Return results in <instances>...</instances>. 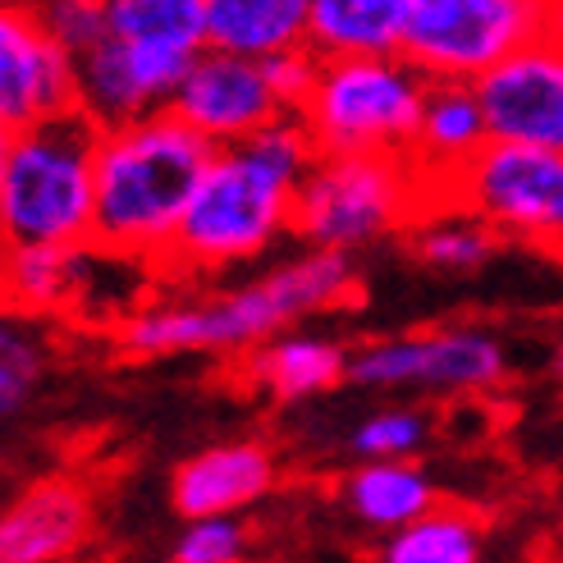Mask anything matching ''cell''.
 Here are the masks:
<instances>
[{"mask_svg":"<svg viewBox=\"0 0 563 563\" xmlns=\"http://www.w3.org/2000/svg\"><path fill=\"white\" fill-rule=\"evenodd\" d=\"M431 211L427 179L408 152H321L294 202L302 247L362 252L385 243Z\"/></svg>","mask_w":563,"mask_h":563,"instance_id":"5","label":"cell"},{"mask_svg":"<svg viewBox=\"0 0 563 563\" xmlns=\"http://www.w3.org/2000/svg\"><path fill=\"white\" fill-rule=\"evenodd\" d=\"M78 110L97 129H115V124L143 120L152 110H161L147 97L143 78H137L133 60H129V51L110 33L78 55Z\"/></svg>","mask_w":563,"mask_h":563,"instance_id":"22","label":"cell"},{"mask_svg":"<svg viewBox=\"0 0 563 563\" xmlns=\"http://www.w3.org/2000/svg\"><path fill=\"white\" fill-rule=\"evenodd\" d=\"M495 143L563 152V42L537 37L476 78Z\"/></svg>","mask_w":563,"mask_h":563,"instance_id":"12","label":"cell"},{"mask_svg":"<svg viewBox=\"0 0 563 563\" xmlns=\"http://www.w3.org/2000/svg\"><path fill=\"white\" fill-rule=\"evenodd\" d=\"M412 0H312L307 46L321 60L344 55H399Z\"/></svg>","mask_w":563,"mask_h":563,"instance_id":"20","label":"cell"},{"mask_svg":"<svg viewBox=\"0 0 563 563\" xmlns=\"http://www.w3.org/2000/svg\"><path fill=\"white\" fill-rule=\"evenodd\" d=\"M440 490L431 472L412 459H385V463H357L340 482V504L376 531H399L417 518L440 509Z\"/></svg>","mask_w":563,"mask_h":563,"instance_id":"19","label":"cell"},{"mask_svg":"<svg viewBox=\"0 0 563 563\" xmlns=\"http://www.w3.org/2000/svg\"><path fill=\"white\" fill-rule=\"evenodd\" d=\"M170 110L216 147L243 143V137L262 133L279 115H289V110L279 106V97L271 92L262 60L220 51V46H207L188 65L184 82L170 97Z\"/></svg>","mask_w":563,"mask_h":563,"instance_id":"11","label":"cell"},{"mask_svg":"<svg viewBox=\"0 0 563 563\" xmlns=\"http://www.w3.org/2000/svg\"><path fill=\"white\" fill-rule=\"evenodd\" d=\"M499 243H504L499 230H490L482 216L459 211V207L427 211L408 234L412 262L431 266V271H444V275H467V271L490 266L499 257Z\"/></svg>","mask_w":563,"mask_h":563,"instance_id":"23","label":"cell"},{"mask_svg":"<svg viewBox=\"0 0 563 563\" xmlns=\"http://www.w3.org/2000/svg\"><path fill=\"white\" fill-rule=\"evenodd\" d=\"M27 5H33L46 33L74 55H82L110 33L106 0H27Z\"/></svg>","mask_w":563,"mask_h":563,"instance_id":"27","label":"cell"},{"mask_svg":"<svg viewBox=\"0 0 563 563\" xmlns=\"http://www.w3.org/2000/svg\"><path fill=\"white\" fill-rule=\"evenodd\" d=\"M509 380V349L482 325H444L427 334H394L353 349L349 385L421 389V394H490Z\"/></svg>","mask_w":563,"mask_h":563,"instance_id":"9","label":"cell"},{"mask_svg":"<svg viewBox=\"0 0 563 563\" xmlns=\"http://www.w3.org/2000/svg\"><path fill=\"white\" fill-rule=\"evenodd\" d=\"M317 156L321 147L302 115H279L243 143L216 147L161 275H220L271 252L294 234V202Z\"/></svg>","mask_w":563,"mask_h":563,"instance_id":"1","label":"cell"},{"mask_svg":"<svg viewBox=\"0 0 563 563\" xmlns=\"http://www.w3.org/2000/svg\"><path fill=\"white\" fill-rule=\"evenodd\" d=\"M110 37H115L143 78L147 97L165 110L184 82L188 65L211 46L207 0H106Z\"/></svg>","mask_w":563,"mask_h":563,"instance_id":"13","label":"cell"},{"mask_svg":"<svg viewBox=\"0 0 563 563\" xmlns=\"http://www.w3.org/2000/svg\"><path fill=\"white\" fill-rule=\"evenodd\" d=\"M486 143H495V137L486 124V106L476 97V82L431 78L427 106H421V124L408 147V161L417 165V175L427 179L431 202Z\"/></svg>","mask_w":563,"mask_h":563,"instance_id":"17","label":"cell"},{"mask_svg":"<svg viewBox=\"0 0 563 563\" xmlns=\"http://www.w3.org/2000/svg\"><path fill=\"white\" fill-rule=\"evenodd\" d=\"M115 252L97 243H10L5 247V302L19 317H51L69 302L92 294L97 275L110 266Z\"/></svg>","mask_w":563,"mask_h":563,"instance_id":"16","label":"cell"},{"mask_svg":"<svg viewBox=\"0 0 563 563\" xmlns=\"http://www.w3.org/2000/svg\"><path fill=\"white\" fill-rule=\"evenodd\" d=\"M92 537V495L74 476H37L0 514V563H65Z\"/></svg>","mask_w":563,"mask_h":563,"instance_id":"15","label":"cell"},{"mask_svg":"<svg viewBox=\"0 0 563 563\" xmlns=\"http://www.w3.org/2000/svg\"><path fill=\"white\" fill-rule=\"evenodd\" d=\"M427 88L431 78L404 55H344L321 60L298 115L321 152H408Z\"/></svg>","mask_w":563,"mask_h":563,"instance_id":"6","label":"cell"},{"mask_svg":"<svg viewBox=\"0 0 563 563\" xmlns=\"http://www.w3.org/2000/svg\"><path fill=\"white\" fill-rule=\"evenodd\" d=\"M307 23H312V0H207L211 46L252 60L307 46Z\"/></svg>","mask_w":563,"mask_h":563,"instance_id":"21","label":"cell"},{"mask_svg":"<svg viewBox=\"0 0 563 563\" xmlns=\"http://www.w3.org/2000/svg\"><path fill=\"white\" fill-rule=\"evenodd\" d=\"M101 129L69 110L0 143V239L92 243Z\"/></svg>","mask_w":563,"mask_h":563,"instance_id":"4","label":"cell"},{"mask_svg":"<svg viewBox=\"0 0 563 563\" xmlns=\"http://www.w3.org/2000/svg\"><path fill=\"white\" fill-rule=\"evenodd\" d=\"M431 435V417L421 408H376L349 431V454L362 463L412 459Z\"/></svg>","mask_w":563,"mask_h":563,"instance_id":"26","label":"cell"},{"mask_svg":"<svg viewBox=\"0 0 563 563\" xmlns=\"http://www.w3.org/2000/svg\"><path fill=\"white\" fill-rule=\"evenodd\" d=\"M279 482V459L262 440H224L188 454L170 472V509L192 518H239Z\"/></svg>","mask_w":563,"mask_h":563,"instance_id":"14","label":"cell"},{"mask_svg":"<svg viewBox=\"0 0 563 563\" xmlns=\"http://www.w3.org/2000/svg\"><path fill=\"white\" fill-rule=\"evenodd\" d=\"M349 349L325 340V334H275L247 353L243 372L275 404H307L317 394H330L334 385L349 380Z\"/></svg>","mask_w":563,"mask_h":563,"instance_id":"18","label":"cell"},{"mask_svg":"<svg viewBox=\"0 0 563 563\" xmlns=\"http://www.w3.org/2000/svg\"><path fill=\"white\" fill-rule=\"evenodd\" d=\"M262 74L271 82V92L279 97V106L289 110V115H298L302 101L312 97L317 88V74H321V55L312 46H294V51H275L262 60Z\"/></svg>","mask_w":563,"mask_h":563,"instance_id":"29","label":"cell"},{"mask_svg":"<svg viewBox=\"0 0 563 563\" xmlns=\"http://www.w3.org/2000/svg\"><path fill=\"white\" fill-rule=\"evenodd\" d=\"M78 110V55L55 42L27 0L0 10V133Z\"/></svg>","mask_w":563,"mask_h":563,"instance_id":"10","label":"cell"},{"mask_svg":"<svg viewBox=\"0 0 563 563\" xmlns=\"http://www.w3.org/2000/svg\"><path fill=\"white\" fill-rule=\"evenodd\" d=\"M545 37L563 42V0H545Z\"/></svg>","mask_w":563,"mask_h":563,"instance_id":"30","label":"cell"},{"mask_svg":"<svg viewBox=\"0 0 563 563\" xmlns=\"http://www.w3.org/2000/svg\"><path fill=\"white\" fill-rule=\"evenodd\" d=\"M482 522L459 509H431L427 518L389 531L380 545V563H482Z\"/></svg>","mask_w":563,"mask_h":563,"instance_id":"24","label":"cell"},{"mask_svg":"<svg viewBox=\"0 0 563 563\" xmlns=\"http://www.w3.org/2000/svg\"><path fill=\"white\" fill-rule=\"evenodd\" d=\"M357 294V266L349 252L302 247L234 289L192 302H147L115 321V344L129 357L170 353H252L307 317L344 307Z\"/></svg>","mask_w":563,"mask_h":563,"instance_id":"2","label":"cell"},{"mask_svg":"<svg viewBox=\"0 0 563 563\" xmlns=\"http://www.w3.org/2000/svg\"><path fill=\"white\" fill-rule=\"evenodd\" d=\"M435 207L472 211L504 239L563 252V152L486 143L435 192Z\"/></svg>","mask_w":563,"mask_h":563,"instance_id":"7","label":"cell"},{"mask_svg":"<svg viewBox=\"0 0 563 563\" xmlns=\"http://www.w3.org/2000/svg\"><path fill=\"white\" fill-rule=\"evenodd\" d=\"M179 563H243L247 559V527L243 518H192L175 541Z\"/></svg>","mask_w":563,"mask_h":563,"instance_id":"28","label":"cell"},{"mask_svg":"<svg viewBox=\"0 0 563 563\" xmlns=\"http://www.w3.org/2000/svg\"><path fill=\"white\" fill-rule=\"evenodd\" d=\"M211 152L216 143L188 129L170 106L101 129L92 243L115 257L161 266L211 165Z\"/></svg>","mask_w":563,"mask_h":563,"instance_id":"3","label":"cell"},{"mask_svg":"<svg viewBox=\"0 0 563 563\" xmlns=\"http://www.w3.org/2000/svg\"><path fill=\"white\" fill-rule=\"evenodd\" d=\"M545 37V0H412L404 60L427 78L476 82Z\"/></svg>","mask_w":563,"mask_h":563,"instance_id":"8","label":"cell"},{"mask_svg":"<svg viewBox=\"0 0 563 563\" xmlns=\"http://www.w3.org/2000/svg\"><path fill=\"white\" fill-rule=\"evenodd\" d=\"M46 376V344L33 317H5L0 325V417L14 421Z\"/></svg>","mask_w":563,"mask_h":563,"instance_id":"25","label":"cell"},{"mask_svg":"<svg viewBox=\"0 0 563 563\" xmlns=\"http://www.w3.org/2000/svg\"><path fill=\"white\" fill-rule=\"evenodd\" d=\"M175 563H179V559H175Z\"/></svg>","mask_w":563,"mask_h":563,"instance_id":"32","label":"cell"},{"mask_svg":"<svg viewBox=\"0 0 563 563\" xmlns=\"http://www.w3.org/2000/svg\"><path fill=\"white\" fill-rule=\"evenodd\" d=\"M550 372L563 380V340H554V349H550Z\"/></svg>","mask_w":563,"mask_h":563,"instance_id":"31","label":"cell"}]
</instances>
